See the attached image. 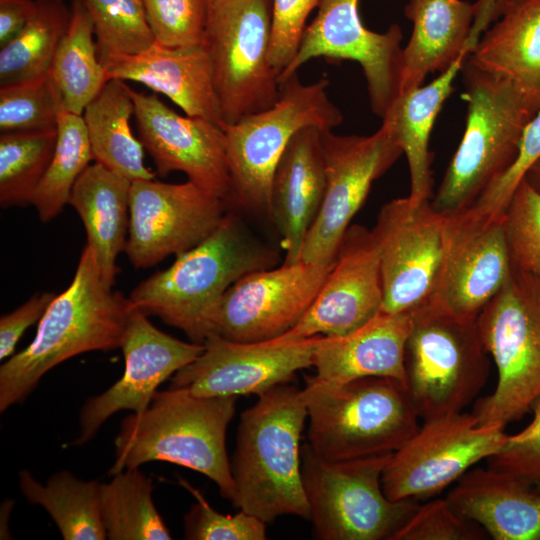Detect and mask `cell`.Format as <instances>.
<instances>
[{
	"label": "cell",
	"mask_w": 540,
	"mask_h": 540,
	"mask_svg": "<svg viewBox=\"0 0 540 540\" xmlns=\"http://www.w3.org/2000/svg\"><path fill=\"white\" fill-rule=\"evenodd\" d=\"M307 419L302 389L281 384L242 412L232 456L234 507L265 523L294 515L310 520L300 440Z\"/></svg>",
	"instance_id": "cell-4"
},
{
	"label": "cell",
	"mask_w": 540,
	"mask_h": 540,
	"mask_svg": "<svg viewBox=\"0 0 540 540\" xmlns=\"http://www.w3.org/2000/svg\"><path fill=\"white\" fill-rule=\"evenodd\" d=\"M358 6L359 0H322L317 16L304 30L296 55L278 76V83L316 57L355 61L363 70L371 109L382 119L400 92L403 33L397 24L383 33L367 29Z\"/></svg>",
	"instance_id": "cell-15"
},
{
	"label": "cell",
	"mask_w": 540,
	"mask_h": 540,
	"mask_svg": "<svg viewBox=\"0 0 540 540\" xmlns=\"http://www.w3.org/2000/svg\"><path fill=\"white\" fill-rule=\"evenodd\" d=\"M278 252L227 211L218 227L200 244L176 256L165 270L155 272L130 293L132 306L183 331L204 344L215 334V318L226 291L243 276L272 268Z\"/></svg>",
	"instance_id": "cell-1"
},
{
	"label": "cell",
	"mask_w": 540,
	"mask_h": 540,
	"mask_svg": "<svg viewBox=\"0 0 540 540\" xmlns=\"http://www.w3.org/2000/svg\"><path fill=\"white\" fill-rule=\"evenodd\" d=\"M71 11L68 30L49 73L61 93L64 110L82 115L108 77L99 60L93 24L82 1L73 0Z\"/></svg>",
	"instance_id": "cell-33"
},
{
	"label": "cell",
	"mask_w": 540,
	"mask_h": 540,
	"mask_svg": "<svg viewBox=\"0 0 540 540\" xmlns=\"http://www.w3.org/2000/svg\"><path fill=\"white\" fill-rule=\"evenodd\" d=\"M382 304L378 238L373 229L350 225L306 314L292 329L273 340L295 342L318 335L343 336L374 318Z\"/></svg>",
	"instance_id": "cell-20"
},
{
	"label": "cell",
	"mask_w": 540,
	"mask_h": 540,
	"mask_svg": "<svg viewBox=\"0 0 540 540\" xmlns=\"http://www.w3.org/2000/svg\"><path fill=\"white\" fill-rule=\"evenodd\" d=\"M540 159V110L526 125L513 164L478 197L473 207L479 212L504 217L511 197L528 169Z\"/></svg>",
	"instance_id": "cell-45"
},
{
	"label": "cell",
	"mask_w": 540,
	"mask_h": 540,
	"mask_svg": "<svg viewBox=\"0 0 540 540\" xmlns=\"http://www.w3.org/2000/svg\"><path fill=\"white\" fill-rule=\"evenodd\" d=\"M120 348L125 359L124 373L105 392L86 400L80 410V433L74 445L91 440L116 412L146 410L160 384L194 361L205 346L159 330L146 314L132 306Z\"/></svg>",
	"instance_id": "cell-22"
},
{
	"label": "cell",
	"mask_w": 540,
	"mask_h": 540,
	"mask_svg": "<svg viewBox=\"0 0 540 540\" xmlns=\"http://www.w3.org/2000/svg\"><path fill=\"white\" fill-rule=\"evenodd\" d=\"M329 84L327 77L304 84L295 73L279 84L271 107L233 124H220L231 178L229 202L270 218L274 171L294 135L308 126L332 130L343 121L329 98Z\"/></svg>",
	"instance_id": "cell-7"
},
{
	"label": "cell",
	"mask_w": 540,
	"mask_h": 540,
	"mask_svg": "<svg viewBox=\"0 0 540 540\" xmlns=\"http://www.w3.org/2000/svg\"><path fill=\"white\" fill-rule=\"evenodd\" d=\"M100 483L102 521L110 540H170L152 499L153 483L138 469L121 471Z\"/></svg>",
	"instance_id": "cell-35"
},
{
	"label": "cell",
	"mask_w": 540,
	"mask_h": 540,
	"mask_svg": "<svg viewBox=\"0 0 540 540\" xmlns=\"http://www.w3.org/2000/svg\"><path fill=\"white\" fill-rule=\"evenodd\" d=\"M330 461L308 443L301 446V473L314 535L321 540H391L419 504L394 501L382 487L391 455Z\"/></svg>",
	"instance_id": "cell-10"
},
{
	"label": "cell",
	"mask_w": 540,
	"mask_h": 540,
	"mask_svg": "<svg viewBox=\"0 0 540 540\" xmlns=\"http://www.w3.org/2000/svg\"><path fill=\"white\" fill-rule=\"evenodd\" d=\"M468 103L462 140L436 194L435 211L469 208L515 161L526 125L539 111L510 79L472 64L462 67Z\"/></svg>",
	"instance_id": "cell-5"
},
{
	"label": "cell",
	"mask_w": 540,
	"mask_h": 540,
	"mask_svg": "<svg viewBox=\"0 0 540 540\" xmlns=\"http://www.w3.org/2000/svg\"><path fill=\"white\" fill-rule=\"evenodd\" d=\"M93 24L99 60L135 55L155 41L143 0H81Z\"/></svg>",
	"instance_id": "cell-38"
},
{
	"label": "cell",
	"mask_w": 540,
	"mask_h": 540,
	"mask_svg": "<svg viewBox=\"0 0 540 540\" xmlns=\"http://www.w3.org/2000/svg\"><path fill=\"white\" fill-rule=\"evenodd\" d=\"M443 215L430 199L396 198L380 210L373 230L380 245L382 310L410 312L425 304L442 259Z\"/></svg>",
	"instance_id": "cell-17"
},
{
	"label": "cell",
	"mask_w": 540,
	"mask_h": 540,
	"mask_svg": "<svg viewBox=\"0 0 540 540\" xmlns=\"http://www.w3.org/2000/svg\"><path fill=\"white\" fill-rule=\"evenodd\" d=\"M321 131L315 126L298 131L274 171L270 219L281 237L283 263L300 261L305 238L323 202L326 172Z\"/></svg>",
	"instance_id": "cell-23"
},
{
	"label": "cell",
	"mask_w": 540,
	"mask_h": 540,
	"mask_svg": "<svg viewBox=\"0 0 540 540\" xmlns=\"http://www.w3.org/2000/svg\"><path fill=\"white\" fill-rule=\"evenodd\" d=\"M506 436L503 428L478 424L472 413L425 420L391 455L382 474L383 491L394 501L432 498L495 454Z\"/></svg>",
	"instance_id": "cell-12"
},
{
	"label": "cell",
	"mask_w": 540,
	"mask_h": 540,
	"mask_svg": "<svg viewBox=\"0 0 540 540\" xmlns=\"http://www.w3.org/2000/svg\"><path fill=\"white\" fill-rule=\"evenodd\" d=\"M504 230L512 266L540 275V193L524 179L505 211Z\"/></svg>",
	"instance_id": "cell-40"
},
{
	"label": "cell",
	"mask_w": 540,
	"mask_h": 540,
	"mask_svg": "<svg viewBox=\"0 0 540 540\" xmlns=\"http://www.w3.org/2000/svg\"><path fill=\"white\" fill-rule=\"evenodd\" d=\"M322 0H272L269 61L280 73L297 53L306 20Z\"/></svg>",
	"instance_id": "cell-46"
},
{
	"label": "cell",
	"mask_w": 540,
	"mask_h": 540,
	"mask_svg": "<svg viewBox=\"0 0 540 540\" xmlns=\"http://www.w3.org/2000/svg\"><path fill=\"white\" fill-rule=\"evenodd\" d=\"M468 54L459 56L427 85L401 92L382 118L384 125L405 154L410 172V194L431 199L433 177L429 138L443 103L453 91Z\"/></svg>",
	"instance_id": "cell-30"
},
{
	"label": "cell",
	"mask_w": 540,
	"mask_h": 540,
	"mask_svg": "<svg viewBox=\"0 0 540 540\" xmlns=\"http://www.w3.org/2000/svg\"><path fill=\"white\" fill-rule=\"evenodd\" d=\"M36 7V0H0V47L18 35Z\"/></svg>",
	"instance_id": "cell-48"
},
{
	"label": "cell",
	"mask_w": 540,
	"mask_h": 540,
	"mask_svg": "<svg viewBox=\"0 0 540 540\" xmlns=\"http://www.w3.org/2000/svg\"><path fill=\"white\" fill-rule=\"evenodd\" d=\"M34 15L0 50V86L49 73L72 11L63 0H36Z\"/></svg>",
	"instance_id": "cell-34"
},
{
	"label": "cell",
	"mask_w": 540,
	"mask_h": 540,
	"mask_svg": "<svg viewBox=\"0 0 540 540\" xmlns=\"http://www.w3.org/2000/svg\"><path fill=\"white\" fill-rule=\"evenodd\" d=\"M134 103L139 140L152 157L157 174L183 172L205 191L230 201L231 178L221 126L202 117L181 116L155 94L128 86Z\"/></svg>",
	"instance_id": "cell-21"
},
{
	"label": "cell",
	"mask_w": 540,
	"mask_h": 540,
	"mask_svg": "<svg viewBox=\"0 0 540 540\" xmlns=\"http://www.w3.org/2000/svg\"><path fill=\"white\" fill-rule=\"evenodd\" d=\"M131 181L100 163L90 164L75 182L68 204L78 213L103 282L112 288L120 268L130 220Z\"/></svg>",
	"instance_id": "cell-28"
},
{
	"label": "cell",
	"mask_w": 540,
	"mask_h": 540,
	"mask_svg": "<svg viewBox=\"0 0 540 540\" xmlns=\"http://www.w3.org/2000/svg\"><path fill=\"white\" fill-rule=\"evenodd\" d=\"M413 30L403 48L400 92L422 85L430 73L447 69L471 54L490 19L476 14V3L463 0H409L404 9Z\"/></svg>",
	"instance_id": "cell-24"
},
{
	"label": "cell",
	"mask_w": 540,
	"mask_h": 540,
	"mask_svg": "<svg viewBox=\"0 0 540 540\" xmlns=\"http://www.w3.org/2000/svg\"><path fill=\"white\" fill-rule=\"evenodd\" d=\"M91 160L93 156L82 115L63 110L58 117L52 160L32 201L43 223L62 212L75 182Z\"/></svg>",
	"instance_id": "cell-37"
},
{
	"label": "cell",
	"mask_w": 540,
	"mask_h": 540,
	"mask_svg": "<svg viewBox=\"0 0 540 540\" xmlns=\"http://www.w3.org/2000/svg\"><path fill=\"white\" fill-rule=\"evenodd\" d=\"M63 110L61 93L50 73L0 86L1 132L57 128Z\"/></svg>",
	"instance_id": "cell-39"
},
{
	"label": "cell",
	"mask_w": 540,
	"mask_h": 540,
	"mask_svg": "<svg viewBox=\"0 0 540 540\" xmlns=\"http://www.w3.org/2000/svg\"><path fill=\"white\" fill-rule=\"evenodd\" d=\"M476 320L431 301L412 311L404 347L405 387L424 421L463 412L486 385L490 356Z\"/></svg>",
	"instance_id": "cell-8"
},
{
	"label": "cell",
	"mask_w": 540,
	"mask_h": 540,
	"mask_svg": "<svg viewBox=\"0 0 540 540\" xmlns=\"http://www.w3.org/2000/svg\"><path fill=\"white\" fill-rule=\"evenodd\" d=\"M468 60L513 81L540 110V0H507Z\"/></svg>",
	"instance_id": "cell-29"
},
{
	"label": "cell",
	"mask_w": 540,
	"mask_h": 540,
	"mask_svg": "<svg viewBox=\"0 0 540 540\" xmlns=\"http://www.w3.org/2000/svg\"><path fill=\"white\" fill-rule=\"evenodd\" d=\"M326 188L321 208L305 238L300 260L334 262L342 238L370 191L403 154L388 129L372 135H337L321 131Z\"/></svg>",
	"instance_id": "cell-13"
},
{
	"label": "cell",
	"mask_w": 540,
	"mask_h": 540,
	"mask_svg": "<svg viewBox=\"0 0 540 540\" xmlns=\"http://www.w3.org/2000/svg\"><path fill=\"white\" fill-rule=\"evenodd\" d=\"M512 269L504 217L473 207L444 214L441 265L428 301L455 315L477 319Z\"/></svg>",
	"instance_id": "cell-14"
},
{
	"label": "cell",
	"mask_w": 540,
	"mask_h": 540,
	"mask_svg": "<svg viewBox=\"0 0 540 540\" xmlns=\"http://www.w3.org/2000/svg\"><path fill=\"white\" fill-rule=\"evenodd\" d=\"M523 179L540 193V159L528 169Z\"/></svg>",
	"instance_id": "cell-49"
},
{
	"label": "cell",
	"mask_w": 540,
	"mask_h": 540,
	"mask_svg": "<svg viewBox=\"0 0 540 540\" xmlns=\"http://www.w3.org/2000/svg\"><path fill=\"white\" fill-rule=\"evenodd\" d=\"M196 503L184 516V538L190 540H264L266 523L240 510L234 515L216 511L203 495L185 481Z\"/></svg>",
	"instance_id": "cell-42"
},
{
	"label": "cell",
	"mask_w": 540,
	"mask_h": 540,
	"mask_svg": "<svg viewBox=\"0 0 540 540\" xmlns=\"http://www.w3.org/2000/svg\"><path fill=\"white\" fill-rule=\"evenodd\" d=\"M308 444L321 458L341 461L397 451L419 428L404 383L371 376L332 384L306 378Z\"/></svg>",
	"instance_id": "cell-6"
},
{
	"label": "cell",
	"mask_w": 540,
	"mask_h": 540,
	"mask_svg": "<svg viewBox=\"0 0 540 540\" xmlns=\"http://www.w3.org/2000/svg\"><path fill=\"white\" fill-rule=\"evenodd\" d=\"M476 321L498 380L471 413L480 425L505 429L531 412L540 397V275L513 267Z\"/></svg>",
	"instance_id": "cell-9"
},
{
	"label": "cell",
	"mask_w": 540,
	"mask_h": 540,
	"mask_svg": "<svg viewBox=\"0 0 540 540\" xmlns=\"http://www.w3.org/2000/svg\"><path fill=\"white\" fill-rule=\"evenodd\" d=\"M132 304L102 280L93 249L82 250L70 285L38 322L32 342L0 367V411L20 403L58 364L91 351L120 348Z\"/></svg>",
	"instance_id": "cell-2"
},
{
	"label": "cell",
	"mask_w": 540,
	"mask_h": 540,
	"mask_svg": "<svg viewBox=\"0 0 540 540\" xmlns=\"http://www.w3.org/2000/svg\"><path fill=\"white\" fill-rule=\"evenodd\" d=\"M57 128L1 132L0 205L32 204L36 190L52 160Z\"/></svg>",
	"instance_id": "cell-36"
},
{
	"label": "cell",
	"mask_w": 540,
	"mask_h": 540,
	"mask_svg": "<svg viewBox=\"0 0 540 540\" xmlns=\"http://www.w3.org/2000/svg\"><path fill=\"white\" fill-rule=\"evenodd\" d=\"M134 103L128 85L109 79L85 107L82 117L93 160L131 182L155 179L144 164V147L130 126Z\"/></svg>",
	"instance_id": "cell-31"
},
{
	"label": "cell",
	"mask_w": 540,
	"mask_h": 540,
	"mask_svg": "<svg viewBox=\"0 0 540 540\" xmlns=\"http://www.w3.org/2000/svg\"><path fill=\"white\" fill-rule=\"evenodd\" d=\"M446 498L494 540H540V493L510 473L470 469Z\"/></svg>",
	"instance_id": "cell-27"
},
{
	"label": "cell",
	"mask_w": 540,
	"mask_h": 540,
	"mask_svg": "<svg viewBox=\"0 0 540 540\" xmlns=\"http://www.w3.org/2000/svg\"><path fill=\"white\" fill-rule=\"evenodd\" d=\"M19 488L31 504L48 512L63 539H107L98 481L82 480L69 471H59L42 484L29 471L21 470Z\"/></svg>",
	"instance_id": "cell-32"
},
{
	"label": "cell",
	"mask_w": 540,
	"mask_h": 540,
	"mask_svg": "<svg viewBox=\"0 0 540 540\" xmlns=\"http://www.w3.org/2000/svg\"><path fill=\"white\" fill-rule=\"evenodd\" d=\"M531 412V422L516 434H507L487 466L514 475L540 493V397Z\"/></svg>",
	"instance_id": "cell-44"
},
{
	"label": "cell",
	"mask_w": 540,
	"mask_h": 540,
	"mask_svg": "<svg viewBox=\"0 0 540 540\" xmlns=\"http://www.w3.org/2000/svg\"><path fill=\"white\" fill-rule=\"evenodd\" d=\"M228 202L187 180H138L130 187L125 253L135 268L152 267L204 241L227 213Z\"/></svg>",
	"instance_id": "cell-16"
},
{
	"label": "cell",
	"mask_w": 540,
	"mask_h": 540,
	"mask_svg": "<svg viewBox=\"0 0 540 540\" xmlns=\"http://www.w3.org/2000/svg\"><path fill=\"white\" fill-rule=\"evenodd\" d=\"M272 0H209L203 46L222 123L271 107L279 96L269 61Z\"/></svg>",
	"instance_id": "cell-11"
},
{
	"label": "cell",
	"mask_w": 540,
	"mask_h": 540,
	"mask_svg": "<svg viewBox=\"0 0 540 540\" xmlns=\"http://www.w3.org/2000/svg\"><path fill=\"white\" fill-rule=\"evenodd\" d=\"M53 292L34 294L24 304L0 318V359L14 353L15 347L30 326L39 322L55 298Z\"/></svg>",
	"instance_id": "cell-47"
},
{
	"label": "cell",
	"mask_w": 540,
	"mask_h": 540,
	"mask_svg": "<svg viewBox=\"0 0 540 540\" xmlns=\"http://www.w3.org/2000/svg\"><path fill=\"white\" fill-rule=\"evenodd\" d=\"M236 397L196 396L186 388L157 391L146 410L122 420L109 475L165 461L207 476L234 505L236 488L225 440Z\"/></svg>",
	"instance_id": "cell-3"
},
{
	"label": "cell",
	"mask_w": 540,
	"mask_h": 540,
	"mask_svg": "<svg viewBox=\"0 0 540 540\" xmlns=\"http://www.w3.org/2000/svg\"><path fill=\"white\" fill-rule=\"evenodd\" d=\"M105 70L108 80L139 82L166 95L187 116L222 123L211 63L203 45L168 48L154 42L140 53L113 60Z\"/></svg>",
	"instance_id": "cell-25"
},
{
	"label": "cell",
	"mask_w": 540,
	"mask_h": 540,
	"mask_svg": "<svg viewBox=\"0 0 540 540\" xmlns=\"http://www.w3.org/2000/svg\"><path fill=\"white\" fill-rule=\"evenodd\" d=\"M332 265L300 260L243 276L220 302L215 334L237 342L268 341L285 334L306 314Z\"/></svg>",
	"instance_id": "cell-18"
},
{
	"label": "cell",
	"mask_w": 540,
	"mask_h": 540,
	"mask_svg": "<svg viewBox=\"0 0 540 540\" xmlns=\"http://www.w3.org/2000/svg\"><path fill=\"white\" fill-rule=\"evenodd\" d=\"M209 0H143L154 41L168 48L203 45Z\"/></svg>",
	"instance_id": "cell-41"
},
{
	"label": "cell",
	"mask_w": 540,
	"mask_h": 540,
	"mask_svg": "<svg viewBox=\"0 0 540 540\" xmlns=\"http://www.w3.org/2000/svg\"><path fill=\"white\" fill-rule=\"evenodd\" d=\"M485 531L458 513L447 498L419 505L391 540H481Z\"/></svg>",
	"instance_id": "cell-43"
},
{
	"label": "cell",
	"mask_w": 540,
	"mask_h": 540,
	"mask_svg": "<svg viewBox=\"0 0 540 540\" xmlns=\"http://www.w3.org/2000/svg\"><path fill=\"white\" fill-rule=\"evenodd\" d=\"M412 311H380L360 328L343 336H322L313 358L315 379L340 384L380 376L405 385L404 347Z\"/></svg>",
	"instance_id": "cell-26"
},
{
	"label": "cell",
	"mask_w": 540,
	"mask_h": 540,
	"mask_svg": "<svg viewBox=\"0 0 540 540\" xmlns=\"http://www.w3.org/2000/svg\"><path fill=\"white\" fill-rule=\"evenodd\" d=\"M322 336L295 342H237L218 334L204 342V351L171 377V388H186L202 397L261 395L313 367Z\"/></svg>",
	"instance_id": "cell-19"
}]
</instances>
